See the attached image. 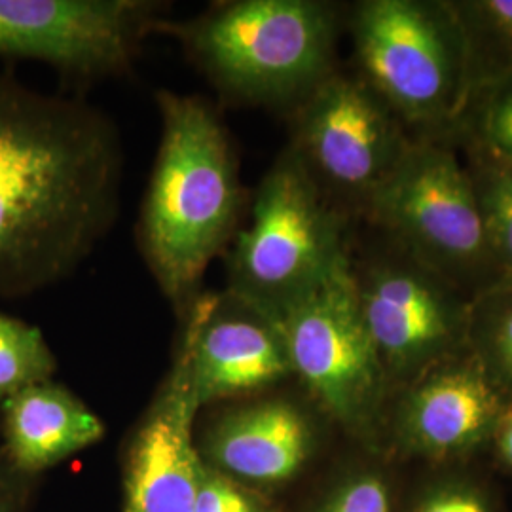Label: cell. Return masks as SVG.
<instances>
[{"mask_svg":"<svg viewBox=\"0 0 512 512\" xmlns=\"http://www.w3.org/2000/svg\"><path fill=\"white\" fill-rule=\"evenodd\" d=\"M120 181L103 114L0 74V298L73 274L116 219Z\"/></svg>","mask_w":512,"mask_h":512,"instance_id":"1","label":"cell"},{"mask_svg":"<svg viewBox=\"0 0 512 512\" xmlns=\"http://www.w3.org/2000/svg\"><path fill=\"white\" fill-rule=\"evenodd\" d=\"M162 141L141 215V243L165 296L188 310L232 238L243 205L238 162L217 112L196 95L158 93Z\"/></svg>","mask_w":512,"mask_h":512,"instance_id":"2","label":"cell"},{"mask_svg":"<svg viewBox=\"0 0 512 512\" xmlns=\"http://www.w3.org/2000/svg\"><path fill=\"white\" fill-rule=\"evenodd\" d=\"M346 224L289 148L256 188L251 222L230 253L226 293L274 323L348 262Z\"/></svg>","mask_w":512,"mask_h":512,"instance_id":"3","label":"cell"},{"mask_svg":"<svg viewBox=\"0 0 512 512\" xmlns=\"http://www.w3.org/2000/svg\"><path fill=\"white\" fill-rule=\"evenodd\" d=\"M175 31L224 92L283 105L332 73L338 18L319 0H238Z\"/></svg>","mask_w":512,"mask_h":512,"instance_id":"4","label":"cell"},{"mask_svg":"<svg viewBox=\"0 0 512 512\" xmlns=\"http://www.w3.org/2000/svg\"><path fill=\"white\" fill-rule=\"evenodd\" d=\"M361 78L421 135L454 133L471 95V63L452 2L366 0L351 16Z\"/></svg>","mask_w":512,"mask_h":512,"instance_id":"5","label":"cell"},{"mask_svg":"<svg viewBox=\"0 0 512 512\" xmlns=\"http://www.w3.org/2000/svg\"><path fill=\"white\" fill-rule=\"evenodd\" d=\"M363 215L471 300L501 281L471 173L444 135L412 139Z\"/></svg>","mask_w":512,"mask_h":512,"instance_id":"6","label":"cell"},{"mask_svg":"<svg viewBox=\"0 0 512 512\" xmlns=\"http://www.w3.org/2000/svg\"><path fill=\"white\" fill-rule=\"evenodd\" d=\"M410 141L361 76L330 73L298 105L291 152L346 215L365 211Z\"/></svg>","mask_w":512,"mask_h":512,"instance_id":"7","label":"cell"},{"mask_svg":"<svg viewBox=\"0 0 512 512\" xmlns=\"http://www.w3.org/2000/svg\"><path fill=\"white\" fill-rule=\"evenodd\" d=\"M274 325L315 401L342 427L366 433L380 416L387 374L357 302L351 260Z\"/></svg>","mask_w":512,"mask_h":512,"instance_id":"8","label":"cell"},{"mask_svg":"<svg viewBox=\"0 0 512 512\" xmlns=\"http://www.w3.org/2000/svg\"><path fill=\"white\" fill-rule=\"evenodd\" d=\"M349 260L357 302L387 378L418 380L469 342L471 298L395 243Z\"/></svg>","mask_w":512,"mask_h":512,"instance_id":"9","label":"cell"},{"mask_svg":"<svg viewBox=\"0 0 512 512\" xmlns=\"http://www.w3.org/2000/svg\"><path fill=\"white\" fill-rule=\"evenodd\" d=\"M143 0H0V54L80 74L126 69L154 25Z\"/></svg>","mask_w":512,"mask_h":512,"instance_id":"10","label":"cell"},{"mask_svg":"<svg viewBox=\"0 0 512 512\" xmlns=\"http://www.w3.org/2000/svg\"><path fill=\"white\" fill-rule=\"evenodd\" d=\"M213 296H198L186 310L175 365L131 440L124 512H196L205 461L192 439V425L200 410L192 378V349Z\"/></svg>","mask_w":512,"mask_h":512,"instance_id":"11","label":"cell"},{"mask_svg":"<svg viewBox=\"0 0 512 512\" xmlns=\"http://www.w3.org/2000/svg\"><path fill=\"white\" fill-rule=\"evenodd\" d=\"M293 374L274 323L230 294H215L194 336L192 378L200 408L277 384Z\"/></svg>","mask_w":512,"mask_h":512,"instance_id":"12","label":"cell"},{"mask_svg":"<svg viewBox=\"0 0 512 512\" xmlns=\"http://www.w3.org/2000/svg\"><path fill=\"white\" fill-rule=\"evenodd\" d=\"M505 408L501 389L476 359L440 363L404 399L401 431L421 454L450 458L494 435Z\"/></svg>","mask_w":512,"mask_h":512,"instance_id":"13","label":"cell"},{"mask_svg":"<svg viewBox=\"0 0 512 512\" xmlns=\"http://www.w3.org/2000/svg\"><path fill=\"white\" fill-rule=\"evenodd\" d=\"M311 440L310 421L296 404L268 399L234 408L211 425L207 465L239 484L274 486L302 469Z\"/></svg>","mask_w":512,"mask_h":512,"instance_id":"14","label":"cell"},{"mask_svg":"<svg viewBox=\"0 0 512 512\" xmlns=\"http://www.w3.org/2000/svg\"><path fill=\"white\" fill-rule=\"evenodd\" d=\"M2 406L6 454L23 473H38L103 439L105 425L63 385L21 389Z\"/></svg>","mask_w":512,"mask_h":512,"instance_id":"15","label":"cell"},{"mask_svg":"<svg viewBox=\"0 0 512 512\" xmlns=\"http://www.w3.org/2000/svg\"><path fill=\"white\" fill-rule=\"evenodd\" d=\"M452 6L467 38L473 90L512 76V0H454Z\"/></svg>","mask_w":512,"mask_h":512,"instance_id":"16","label":"cell"},{"mask_svg":"<svg viewBox=\"0 0 512 512\" xmlns=\"http://www.w3.org/2000/svg\"><path fill=\"white\" fill-rule=\"evenodd\" d=\"M465 154L497 274L512 281V165L467 145Z\"/></svg>","mask_w":512,"mask_h":512,"instance_id":"17","label":"cell"},{"mask_svg":"<svg viewBox=\"0 0 512 512\" xmlns=\"http://www.w3.org/2000/svg\"><path fill=\"white\" fill-rule=\"evenodd\" d=\"M469 342L495 385L512 391V281H499L471 300Z\"/></svg>","mask_w":512,"mask_h":512,"instance_id":"18","label":"cell"},{"mask_svg":"<svg viewBox=\"0 0 512 512\" xmlns=\"http://www.w3.org/2000/svg\"><path fill=\"white\" fill-rule=\"evenodd\" d=\"M454 133L463 145L512 165V76L476 86Z\"/></svg>","mask_w":512,"mask_h":512,"instance_id":"19","label":"cell"},{"mask_svg":"<svg viewBox=\"0 0 512 512\" xmlns=\"http://www.w3.org/2000/svg\"><path fill=\"white\" fill-rule=\"evenodd\" d=\"M55 357L42 330L0 311V404L25 387L52 380Z\"/></svg>","mask_w":512,"mask_h":512,"instance_id":"20","label":"cell"},{"mask_svg":"<svg viewBox=\"0 0 512 512\" xmlns=\"http://www.w3.org/2000/svg\"><path fill=\"white\" fill-rule=\"evenodd\" d=\"M196 512H272L239 482L222 475L211 465H203Z\"/></svg>","mask_w":512,"mask_h":512,"instance_id":"21","label":"cell"},{"mask_svg":"<svg viewBox=\"0 0 512 512\" xmlns=\"http://www.w3.org/2000/svg\"><path fill=\"white\" fill-rule=\"evenodd\" d=\"M317 512H391L389 490L376 475L355 476L330 495Z\"/></svg>","mask_w":512,"mask_h":512,"instance_id":"22","label":"cell"},{"mask_svg":"<svg viewBox=\"0 0 512 512\" xmlns=\"http://www.w3.org/2000/svg\"><path fill=\"white\" fill-rule=\"evenodd\" d=\"M418 512H488L484 503L467 490H444L425 499Z\"/></svg>","mask_w":512,"mask_h":512,"instance_id":"23","label":"cell"},{"mask_svg":"<svg viewBox=\"0 0 512 512\" xmlns=\"http://www.w3.org/2000/svg\"><path fill=\"white\" fill-rule=\"evenodd\" d=\"M494 435L497 437V448L501 458L512 467V406L505 408L501 420L495 427Z\"/></svg>","mask_w":512,"mask_h":512,"instance_id":"24","label":"cell"},{"mask_svg":"<svg viewBox=\"0 0 512 512\" xmlns=\"http://www.w3.org/2000/svg\"><path fill=\"white\" fill-rule=\"evenodd\" d=\"M0 512H10V497L2 486H0Z\"/></svg>","mask_w":512,"mask_h":512,"instance_id":"25","label":"cell"}]
</instances>
